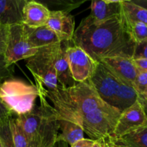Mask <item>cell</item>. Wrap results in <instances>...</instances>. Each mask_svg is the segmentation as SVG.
Instances as JSON below:
<instances>
[{
    "label": "cell",
    "mask_w": 147,
    "mask_h": 147,
    "mask_svg": "<svg viewBox=\"0 0 147 147\" xmlns=\"http://www.w3.org/2000/svg\"><path fill=\"white\" fill-rule=\"evenodd\" d=\"M39 49L34 48L29 42L23 23L8 27L7 45L4 53L8 66L22 60H26L35 55Z\"/></svg>",
    "instance_id": "7"
},
{
    "label": "cell",
    "mask_w": 147,
    "mask_h": 147,
    "mask_svg": "<svg viewBox=\"0 0 147 147\" xmlns=\"http://www.w3.org/2000/svg\"><path fill=\"white\" fill-rule=\"evenodd\" d=\"M133 60L138 70L147 72V59H133Z\"/></svg>",
    "instance_id": "32"
},
{
    "label": "cell",
    "mask_w": 147,
    "mask_h": 147,
    "mask_svg": "<svg viewBox=\"0 0 147 147\" xmlns=\"http://www.w3.org/2000/svg\"><path fill=\"white\" fill-rule=\"evenodd\" d=\"M59 123L61 133L57 136V142H63L72 146L78 141L84 139V131L80 125L63 119H60Z\"/></svg>",
    "instance_id": "18"
},
{
    "label": "cell",
    "mask_w": 147,
    "mask_h": 147,
    "mask_svg": "<svg viewBox=\"0 0 147 147\" xmlns=\"http://www.w3.org/2000/svg\"><path fill=\"white\" fill-rule=\"evenodd\" d=\"M98 63L106 66L121 80L130 86H134L139 70L132 58L126 57H109L102 59Z\"/></svg>",
    "instance_id": "12"
},
{
    "label": "cell",
    "mask_w": 147,
    "mask_h": 147,
    "mask_svg": "<svg viewBox=\"0 0 147 147\" xmlns=\"http://www.w3.org/2000/svg\"><path fill=\"white\" fill-rule=\"evenodd\" d=\"M38 91L39 95L52 102L59 120L69 121L80 126L85 115L106 104L88 81L76 83L69 88L59 85L53 90L42 88Z\"/></svg>",
    "instance_id": "2"
},
{
    "label": "cell",
    "mask_w": 147,
    "mask_h": 147,
    "mask_svg": "<svg viewBox=\"0 0 147 147\" xmlns=\"http://www.w3.org/2000/svg\"><path fill=\"white\" fill-rule=\"evenodd\" d=\"M0 147H2V146H1V140H0Z\"/></svg>",
    "instance_id": "40"
},
{
    "label": "cell",
    "mask_w": 147,
    "mask_h": 147,
    "mask_svg": "<svg viewBox=\"0 0 147 147\" xmlns=\"http://www.w3.org/2000/svg\"><path fill=\"white\" fill-rule=\"evenodd\" d=\"M72 45L100 62L113 57L132 58L136 43L128 32L121 12L103 22H95L88 16L75 30Z\"/></svg>",
    "instance_id": "1"
},
{
    "label": "cell",
    "mask_w": 147,
    "mask_h": 147,
    "mask_svg": "<svg viewBox=\"0 0 147 147\" xmlns=\"http://www.w3.org/2000/svg\"><path fill=\"white\" fill-rule=\"evenodd\" d=\"M131 1L136 4V5L140 6L147 9V0H131Z\"/></svg>",
    "instance_id": "33"
},
{
    "label": "cell",
    "mask_w": 147,
    "mask_h": 147,
    "mask_svg": "<svg viewBox=\"0 0 147 147\" xmlns=\"http://www.w3.org/2000/svg\"><path fill=\"white\" fill-rule=\"evenodd\" d=\"M147 126V116L139 100L131 107L123 111L121 114L112 136L115 142L123 136Z\"/></svg>",
    "instance_id": "10"
},
{
    "label": "cell",
    "mask_w": 147,
    "mask_h": 147,
    "mask_svg": "<svg viewBox=\"0 0 147 147\" xmlns=\"http://www.w3.org/2000/svg\"><path fill=\"white\" fill-rule=\"evenodd\" d=\"M115 144L125 147H147V126L123 136Z\"/></svg>",
    "instance_id": "21"
},
{
    "label": "cell",
    "mask_w": 147,
    "mask_h": 147,
    "mask_svg": "<svg viewBox=\"0 0 147 147\" xmlns=\"http://www.w3.org/2000/svg\"><path fill=\"white\" fill-rule=\"evenodd\" d=\"M87 81L103 102L113 106L116 93L122 80L118 78L102 63H98L94 73Z\"/></svg>",
    "instance_id": "9"
},
{
    "label": "cell",
    "mask_w": 147,
    "mask_h": 147,
    "mask_svg": "<svg viewBox=\"0 0 147 147\" xmlns=\"http://www.w3.org/2000/svg\"><path fill=\"white\" fill-rule=\"evenodd\" d=\"M40 106H35L32 111L16 116L30 147H52L57 143L60 123L54 108L47 100L39 95Z\"/></svg>",
    "instance_id": "3"
},
{
    "label": "cell",
    "mask_w": 147,
    "mask_h": 147,
    "mask_svg": "<svg viewBox=\"0 0 147 147\" xmlns=\"http://www.w3.org/2000/svg\"><path fill=\"white\" fill-rule=\"evenodd\" d=\"M9 126L15 147H30L27 136L24 134L20 123L16 117L9 119Z\"/></svg>",
    "instance_id": "23"
},
{
    "label": "cell",
    "mask_w": 147,
    "mask_h": 147,
    "mask_svg": "<svg viewBox=\"0 0 147 147\" xmlns=\"http://www.w3.org/2000/svg\"><path fill=\"white\" fill-rule=\"evenodd\" d=\"M27 0H0V24L4 27L22 24Z\"/></svg>",
    "instance_id": "14"
},
{
    "label": "cell",
    "mask_w": 147,
    "mask_h": 147,
    "mask_svg": "<svg viewBox=\"0 0 147 147\" xmlns=\"http://www.w3.org/2000/svg\"><path fill=\"white\" fill-rule=\"evenodd\" d=\"M9 119L0 123V140L2 147H15L10 129Z\"/></svg>",
    "instance_id": "24"
},
{
    "label": "cell",
    "mask_w": 147,
    "mask_h": 147,
    "mask_svg": "<svg viewBox=\"0 0 147 147\" xmlns=\"http://www.w3.org/2000/svg\"><path fill=\"white\" fill-rule=\"evenodd\" d=\"M84 2V1H72V0H69V1H65V0H58V1H53V4L56 5L55 7H60L61 9L63 11H66L70 12L71 10L75 9L77 7H80L81 4Z\"/></svg>",
    "instance_id": "27"
},
{
    "label": "cell",
    "mask_w": 147,
    "mask_h": 147,
    "mask_svg": "<svg viewBox=\"0 0 147 147\" xmlns=\"http://www.w3.org/2000/svg\"><path fill=\"white\" fill-rule=\"evenodd\" d=\"M134 88L137 92L138 95H141L147 90V72L139 71L136 76L133 86Z\"/></svg>",
    "instance_id": "25"
},
{
    "label": "cell",
    "mask_w": 147,
    "mask_h": 147,
    "mask_svg": "<svg viewBox=\"0 0 147 147\" xmlns=\"http://www.w3.org/2000/svg\"><path fill=\"white\" fill-rule=\"evenodd\" d=\"M59 44L40 48L35 55L26 59V67L32 74L37 88L53 90L58 87L55 57Z\"/></svg>",
    "instance_id": "6"
},
{
    "label": "cell",
    "mask_w": 147,
    "mask_h": 147,
    "mask_svg": "<svg viewBox=\"0 0 147 147\" xmlns=\"http://www.w3.org/2000/svg\"><path fill=\"white\" fill-rule=\"evenodd\" d=\"M13 67L8 66L6 63L4 54L0 55V82L11 78L13 76Z\"/></svg>",
    "instance_id": "26"
},
{
    "label": "cell",
    "mask_w": 147,
    "mask_h": 147,
    "mask_svg": "<svg viewBox=\"0 0 147 147\" xmlns=\"http://www.w3.org/2000/svg\"><path fill=\"white\" fill-rule=\"evenodd\" d=\"M93 147H103V146H102V145L100 144L99 142H96V143H95V144H94V146H93Z\"/></svg>",
    "instance_id": "37"
},
{
    "label": "cell",
    "mask_w": 147,
    "mask_h": 147,
    "mask_svg": "<svg viewBox=\"0 0 147 147\" xmlns=\"http://www.w3.org/2000/svg\"><path fill=\"white\" fill-rule=\"evenodd\" d=\"M132 59H147V40L135 45Z\"/></svg>",
    "instance_id": "28"
},
{
    "label": "cell",
    "mask_w": 147,
    "mask_h": 147,
    "mask_svg": "<svg viewBox=\"0 0 147 147\" xmlns=\"http://www.w3.org/2000/svg\"><path fill=\"white\" fill-rule=\"evenodd\" d=\"M138 100H139V102H140L141 104H142V107H143L145 113H146V115L147 116V100H142V99H139V98H138Z\"/></svg>",
    "instance_id": "34"
},
{
    "label": "cell",
    "mask_w": 147,
    "mask_h": 147,
    "mask_svg": "<svg viewBox=\"0 0 147 147\" xmlns=\"http://www.w3.org/2000/svg\"><path fill=\"white\" fill-rule=\"evenodd\" d=\"M65 54L73 80L76 83L87 81L94 73L98 62L80 47L73 45H67Z\"/></svg>",
    "instance_id": "8"
},
{
    "label": "cell",
    "mask_w": 147,
    "mask_h": 147,
    "mask_svg": "<svg viewBox=\"0 0 147 147\" xmlns=\"http://www.w3.org/2000/svg\"><path fill=\"white\" fill-rule=\"evenodd\" d=\"M121 113L106 103L85 115L81 127L90 139L99 142L103 147H114L112 136Z\"/></svg>",
    "instance_id": "4"
},
{
    "label": "cell",
    "mask_w": 147,
    "mask_h": 147,
    "mask_svg": "<svg viewBox=\"0 0 147 147\" xmlns=\"http://www.w3.org/2000/svg\"><path fill=\"white\" fill-rule=\"evenodd\" d=\"M67 43L61 42L57 45L55 57V68L57 81L63 88L73 86L76 82L73 80L66 58L65 49Z\"/></svg>",
    "instance_id": "15"
},
{
    "label": "cell",
    "mask_w": 147,
    "mask_h": 147,
    "mask_svg": "<svg viewBox=\"0 0 147 147\" xmlns=\"http://www.w3.org/2000/svg\"><path fill=\"white\" fill-rule=\"evenodd\" d=\"M39 96L37 86L16 78L7 79L0 84V101L17 116L30 113L35 107Z\"/></svg>",
    "instance_id": "5"
},
{
    "label": "cell",
    "mask_w": 147,
    "mask_h": 147,
    "mask_svg": "<svg viewBox=\"0 0 147 147\" xmlns=\"http://www.w3.org/2000/svg\"><path fill=\"white\" fill-rule=\"evenodd\" d=\"M139 98V95L133 86L121 81L113 102V107L121 112L131 107Z\"/></svg>",
    "instance_id": "19"
},
{
    "label": "cell",
    "mask_w": 147,
    "mask_h": 147,
    "mask_svg": "<svg viewBox=\"0 0 147 147\" xmlns=\"http://www.w3.org/2000/svg\"><path fill=\"white\" fill-rule=\"evenodd\" d=\"M46 26L58 37L62 42L72 43L75 32L74 17L63 10H50Z\"/></svg>",
    "instance_id": "11"
},
{
    "label": "cell",
    "mask_w": 147,
    "mask_h": 147,
    "mask_svg": "<svg viewBox=\"0 0 147 147\" xmlns=\"http://www.w3.org/2000/svg\"><path fill=\"white\" fill-rule=\"evenodd\" d=\"M2 82H0V84ZM13 116V114L5 107L4 104L0 101V123H1L4 121L9 119Z\"/></svg>",
    "instance_id": "30"
},
{
    "label": "cell",
    "mask_w": 147,
    "mask_h": 147,
    "mask_svg": "<svg viewBox=\"0 0 147 147\" xmlns=\"http://www.w3.org/2000/svg\"><path fill=\"white\" fill-rule=\"evenodd\" d=\"M27 40L33 47L37 49L62 42L57 35L46 25L37 28L25 26Z\"/></svg>",
    "instance_id": "17"
},
{
    "label": "cell",
    "mask_w": 147,
    "mask_h": 147,
    "mask_svg": "<svg viewBox=\"0 0 147 147\" xmlns=\"http://www.w3.org/2000/svg\"><path fill=\"white\" fill-rule=\"evenodd\" d=\"M52 147H58V143H57L55 145H54V146Z\"/></svg>",
    "instance_id": "39"
},
{
    "label": "cell",
    "mask_w": 147,
    "mask_h": 147,
    "mask_svg": "<svg viewBox=\"0 0 147 147\" xmlns=\"http://www.w3.org/2000/svg\"><path fill=\"white\" fill-rule=\"evenodd\" d=\"M114 147H125V146H122V145H121V144H115Z\"/></svg>",
    "instance_id": "38"
},
{
    "label": "cell",
    "mask_w": 147,
    "mask_h": 147,
    "mask_svg": "<svg viewBox=\"0 0 147 147\" xmlns=\"http://www.w3.org/2000/svg\"><path fill=\"white\" fill-rule=\"evenodd\" d=\"M126 29L131 37L135 43H139L147 40V26L137 22L126 20L123 17Z\"/></svg>",
    "instance_id": "22"
},
{
    "label": "cell",
    "mask_w": 147,
    "mask_h": 147,
    "mask_svg": "<svg viewBox=\"0 0 147 147\" xmlns=\"http://www.w3.org/2000/svg\"><path fill=\"white\" fill-rule=\"evenodd\" d=\"M8 27H4L0 24V55L4 54L7 45Z\"/></svg>",
    "instance_id": "29"
},
{
    "label": "cell",
    "mask_w": 147,
    "mask_h": 147,
    "mask_svg": "<svg viewBox=\"0 0 147 147\" xmlns=\"http://www.w3.org/2000/svg\"><path fill=\"white\" fill-rule=\"evenodd\" d=\"M122 0L92 1L89 17L95 22H103L121 12Z\"/></svg>",
    "instance_id": "16"
},
{
    "label": "cell",
    "mask_w": 147,
    "mask_h": 147,
    "mask_svg": "<svg viewBox=\"0 0 147 147\" xmlns=\"http://www.w3.org/2000/svg\"><path fill=\"white\" fill-rule=\"evenodd\" d=\"M50 10L47 6L36 1H27L23 9L22 23L30 28L46 25Z\"/></svg>",
    "instance_id": "13"
},
{
    "label": "cell",
    "mask_w": 147,
    "mask_h": 147,
    "mask_svg": "<svg viewBox=\"0 0 147 147\" xmlns=\"http://www.w3.org/2000/svg\"><path fill=\"white\" fill-rule=\"evenodd\" d=\"M57 143H58V147H67V144L65 143V142H59Z\"/></svg>",
    "instance_id": "36"
},
{
    "label": "cell",
    "mask_w": 147,
    "mask_h": 147,
    "mask_svg": "<svg viewBox=\"0 0 147 147\" xmlns=\"http://www.w3.org/2000/svg\"><path fill=\"white\" fill-rule=\"evenodd\" d=\"M121 14L126 20L143 23L147 26V9L136 5L131 0H122Z\"/></svg>",
    "instance_id": "20"
},
{
    "label": "cell",
    "mask_w": 147,
    "mask_h": 147,
    "mask_svg": "<svg viewBox=\"0 0 147 147\" xmlns=\"http://www.w3.org/2000/svg\"><path fill=\"white\" fill-rule=\"evenodd\" d=\"M139 98L142 99V100H147V90L144 93H142V94L139 95Z\"/></svg>",
    "instance_id": "35"
},
{
    "label": "cell",
    "mask_w": 147,
    "mask_h": 147,
    "mask_svg": "<svg viewBox=\"0 0 147 147\" xmlns=\"http://www.w3.org/2000/svg\"><path fill=\"white\" fill-rule=\"evenodd\" d=\"M96 141L92 140L90 139H83L81 140L78 141L74 144H73L71 147H93Z\"/></svg>",
    "instance_id": "31"
}]
</instances>
